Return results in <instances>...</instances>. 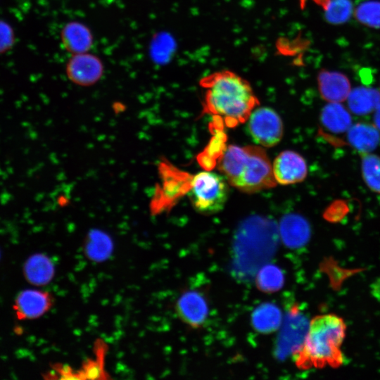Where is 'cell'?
<instances>
[{
  "label": "cell",
  "instance_id": "obj_18",
  "mask_svg": "<svg viewBox=\"0 0 380 380\" xmlns=\"http://www.w3.org/2000/svg\"><path fill=\"white\" fill-rule=\"evenodd\" d=\"M281 322V311L277 306L272 303L261 304L251 315L253 327L262 334H270L276 331Z\"/></svg>",
  "mask_w": 380,
  "mask_h": 380
},
{
  "label": "cell",
  "instance_id": "obj_4",
  "mask_svg": "<svg viewBox=\"0 0 380 380\" xmlns=\"http://www.w3.org/2000/svg\"><path fill=\"white\" fill-rule=\"evenodd\" d=\"M229 194V184L221 173L202 171L192 178L189 197L197 212L210 215L223 210Z\"/></svg>",
  "mask_w": 380,
  "mask_h": 380
},
{
  "label": "cell",
  "instance_id": "obj_16",
  "mask_svg": "<svg viewBox=\"0 0 380 380\" xmlns=\"http://www.w3.org/2000/svg\"><path fill=\"white\" fill-rule=\"evenodd\" d=\"M107 346L102 340L94 344V358H88L80 369L75 371V379H106L110 376L105 369Z\"/></svg>",
  "mask_w": 380,
  "mask_h": 380
},
{
  "label": "cell",
  "instance_id": "obj_8",
  "mask_svg": "<svg viewBox=\"0 0 380 380\" xmlns=\"http://www.w3.org/2000/svg\"><path fill=\"white\" fill-rule=\"evenodd\" d=\"M272 171L277 183L289 185L303 182L308 175V166L301 155L286 150L275 158Z\"/></svg>",
  "mask_w": 380,
  "mask_h": 380
},
{
  "label": "cell",
  "instance_id": "obj_20",
  "mask_svg": "<svg viewBox=\"0 0 380 380\" xmlns=\"http://www.w3.org/2000/svg\"><path fill=\"white\" fill-rule=\"evenodd\" d=\"M284 277L282 271L273 265L262 267L256 276V286L263 292L272 293L283 286Z\"/></svg>",
  "mask_w": 380,
  "mask_h": 380
},
{
  "label": "cell",
  "instance_id": "obj_11",
  "mask_svg": "<svg viewBox=\"0 0 380 380\" xmlns=\"http://www.w3.org/2000/svg\"><path fill=\"white\" fill-rule=\"evenodd\" d=\"M317 84L322 98L328 103L346 101L351 91L348 78L338 71H320L317 76Z\"/></svg>",
  "mask_w": 380,
  "mask_h": 380
},
{
  "label": "cell",
  "instance_id": "obj_21",
  "mask_svg": "<svg viewBox=\"0 0 380 380\" xmlns=\"http://www.w3.org/2000/svg\"><path fill=\"white\" fill-rule=\"evenodd\" d=\"M25 267L27 279L37 284L49 281L53 273L51 262L44 256L32 257L27 261Z\"/></svg>",
  "mask_w": 380,
  "mask_h": 380
},
{
  "label": "cell",
  "instance_id": "obj_12",
  "mask_svg": "<svg viewBox=\"0 0 380 380\" xmlns=\"http://www.w3.org/2000/svg\"><path fill=\"white\" fill-rule=\"evenodd\" d=\"M279 232L284 243L290 248L304 246L310 239L311 229L308 220L298 213H289L280 220Z\"/></svg>",
  "mask_w": 380,
  "mask_h": 380
},
{
  "label": "cell",
  "instance_id": "obj_5",
  "mask_svg": "<svg viewBox=\"0 0 380 380\" xmlns=\"http://www.w3.org/2000/svg\"><path fill=\"white\" fill-rule=\"evenodd\" d=\"M248 130L253 141L264 147H272L283 137L282 120L279 114L269 107L255 108L248 118Z\"/></svg>",
  "mask_w": 380,
  "mask_h": 380
},
{
  "label": "cell",
  "instance_id": "obj_23",
  "mask_svg": "<svg viewBox=\"0 0 380 380\" xmlns=\"http://www.w3.org/2000/svg\"><path fill=\"white\" fill-rule=\"evenodd\" d=\"M354 14L364 25L380 28V1L371 0L362 2L356 7Z\"/></svg>",
  "mask_w": 380,
  "mask_h": 380
},
{
  "label": "cell",
  "instance_id": "obj_10",
  "mask_svg": "<svg viewBox=\"0 0 380 380\" xmlns=\"http://www.w3.org/2000/svg\"><path fill=\"white\" fill-rule=\"evenodd\" d=\"M175 310L178 317L192 328H199L208 315V306L205 297L198 291L190 290L177 299Z\"/></svg>",
  "mask_w": 380,
  "mask_h": 380
},
{
  "label": "cell",
  "instance_id": "obj_27",
  "mask_svg": "<svg viewBox=\"0 0 380 380\" xmlns=\"http://www.w3.org/2000/svg\"><path fill=\"white\" fill-rule=\"evenodd\" d=\"M374 122L376 127L380 132V104L374 110Z\"/></svg>",
  "mask_w": 380,
  "mask_h": 380
},
{
  "label": "cell",
  "instance_id": "obj_17",
  "mask_svg": "<svg viewBox=\"0 0 380 380\" xmlns=\"http://www.w3.org/2000/svg\"><path fill=\"white\" fill-rule=\"evenodd\" d=\"M320 120L323 126L334 133L347 132L352 125L350 111L341 103H329L322 110Z\"/></svg>",
  "mask_w": 380,
  "mask_h": 380
},
{
  "label": "cell",
  "instance_id": "obj_26",
  "mask_svg": "<svg viewBox=\"0 0 380 380\" xmlns=\"http://www.w3.org/2000/svg\"><path fill=\"white\" fill-rule=\"evenodd\" d=\"M15 42L13 28L7 23L0 20V53L10 49Z\"/></svg>",
  "mask_w": 380,
  "mask_h": 380
},
{
  "label": "cell",
  "instance_id": "obj_22",
  "mask_svg": "<svg viewBox=\"0 0 380 380\" xmlns=\"http://www.w3.org/2000/svg\"><path fill=\"white\" fill-rule=\"evenodd\" d=\"M322 7L325 19L333 25L346 23L353 13L350 0H328Z\"/></svg>",
  "mask_w": 380,
  "mask_h": 380
},
{
  "label": "cell",
  "instance_id": "obj_1",
  "mask_svg": "<svg viewBox=\"0 0 380 380\" xmlns=\"http://www.w3.org/2000/svg\"><path fill=\"white\" fill-rule=\"evenodd\" d=\"M205 89V109L221 116L228 126L247 120L259 101L251 84L234 71L221 70L200 80Z\"/></svg>",
  "mask_w": 380,
  "mask_h": 380
},
{
  "label": "cell",
  "instance_id": "obj_7",
  "mask_svg": "<svg viewBox=\"0 0 380 380\" xmlns=\"http://www.w3.org/2000/svg\"><path fill=\"white\" fill-rule=\"evenodd\" d=\"M309 324L306 317L296 306L290 310L279 338L277 353L280 357L289 352L293 355L301 346Z\"/></svg>",
  "mask_w": 380,
  "mask_h": 380
},
{
  "label": "cell",
  "instance_id": "obj_24",
  "mask_svg": "<svg viewBox=\"0 0 380 380\" xmlns=\"http://www.w3.org/2000/svg\"><path fill=\"white\" fill-rule=\"evenodd\" d=\"M167 50H171V39L160 33L153 37L151 44V53L155 61H165Z\"/></svg>",
  "mask_w": 380,
  "mask_h": 380
},
{
  "label": "cell",
  "instance_id": "obj_13",
  "mask_svg": "<svg viewBox=\"0 0 380 380\" xmlns=\"http://www.w3.org/2000/svg\"><path fill=\"white\" fill-rule=\"evenodd\" d=\"M61 40L64 49L72 55L88 52L94 44L91 30L79 21H70L61 29Z\"/></svg>",
  "mask_w": 380,
  "mask_h": 380
},
{
  "label": "cell",
  "instance_id": "obj_15",
  "mask_svg": "<svg viewBox=\"0 0 380 380\" xmlns=\"http://www.w3.org/2000/svg\"><path fill=\"white\" fill-rule=\"evenodd\" d=\"M347 103L353 114L365 115L374 111L380 104V92L371 87H355L351 89Z\"/></svg>",
  "mask_w": 380,
  "mask_h": 380
},
{
  "label": "cell",
  "instance_id": "obj_3",
  "mask_svg": "<svg viewBox=\"0 0 380 380\" xmlns=\"http://www.w3.org/2000/svg\"><path fill=\"white\" fill-rule=\"evenodd\" d=\"M218 169L229 185L246 194L271 189L277 184L268 156L259 146L229 145L220 158Z\"/></svg>",
  "mask_w": 380,
  "mask_h": 380
},
{
  "label": "cell",
  "instance_id": "obj_14",
  "mask_svg": "<svg viewBox=\"0 0 380 380\" xmlns=\"http://www.w3.org/2000/svg\"><path fill=\"white\" fill-rule=\"evenodd\" d=\"M349 144L360 153H372L380 142L379 130L374 125L359 122L347 131Z\"/></svg>",
  "mask_w": 380,
  "mask_h": 380
},
{
  "label": "cell",
  "instance_id": "obj_6",
  "mask_svg": "<svg viewBox=\"0 0 380 380\" xmlns=\"http://www.w3.org/2000/svg\"><path fill=\"white\" fill-rule=\"evenodd\" d=\"M103 73L101 59L89 51L72 55L65 65L67 77L78 86L94 85L102 78Z\"/></svg>",
  "mask_w": 380,
  "mask_h": 380
},
{
  "label": "cell",
  "instance_id": "obj_9",
  "mask_svg": "<svg viewBox=\"0 0 380 380\" xmlns=\"http://www.w3.org/2000/svg\"><path fill=\"white\" fill-rule=\"evenodd\" d=\"M53 303V296L50 293L27 289L21 291L16 297L13 309L18 319H33L46 313Z\"/></svg>",
  "mask_w": 380,
  "mask_h": 380
},
{
  "label": "cell",
  "instance_id": "obj_2",
  "mask_svg": "<svg viewBox=\"0 0 380 380\" xmlns=\"http://www.w3.org/2000/svg\"><path fill=\"white\" fill-rule=\"evenodd\" d=\"M346 329L343 319L334 314L315 317L310 322L303 344L293 353L296 367L308 369L340 366L343 359L341 347Z\"/></svg>",
  "mask_w": 380,
  "mask_h": 380
},
{
  "label": "cell",
  "instance_id": "obj_19",
  "mask_svg": "<svg viewBox=\"0 0 380 380\" xmlns=\"http://www.w3.org/2000/svg\"><path fill=\"white\" fill-rule=\"evenodd\" d=\"M361 155L362 179L371 191L380 194V157L372 153Z\"/></svg>",
  "mask_w": 380,
  "mask_h": 380
},
{
  "label": "cell",
  "instance_id": "obj_28",
  "mask_svg": "<svg viewBox=\"0 0 380 380\" xmlns=\"http://www.w3.org/2000/svg\"><path fill=\"white\" fill-rule=\"evenodd\" d=\"M314 2L323 6L328 0H312Z\"/></svg>",
  "mask_w": 380,
  "mask_h": 380
},
{
  "label": "cell",
  "instance_id": "obj_25",
  "mask_svg": "<svg viewBox=\"0 0 380 380\" xmlns=\"http://www.w3.org/2000/svg\"><path fill=\"white\" fill-rule=\"evenodd\" d=\"M348 206L343 200H336L325 210L324 217L329 222L341 220L348 212Z\"/></svg>",
  "mask_w": 380,
  "mask_h": 380
}]
</instances>
